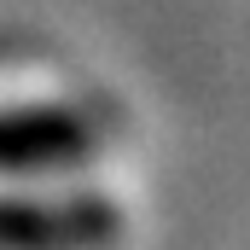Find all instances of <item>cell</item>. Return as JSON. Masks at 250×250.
<instances>
[{
	"label": "cell",
	"instance_id": "obj_1",
	"mask_svg": "<svg viewBox=\"0 0 250 250\" xmlns=\"http://www.w3.org/2000/svg\"><path fill=\"white\" fill-rule=\"evenodd\" d=\"M111 239L99 204L76 209H0V250H93Z\"/></svg>",
	"mask_w": 250,
	"mask_h": 250
}]
</instances>
